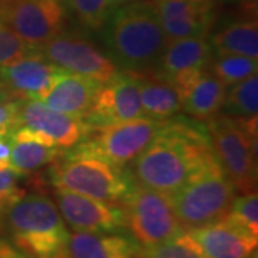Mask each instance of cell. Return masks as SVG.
<instances>
[{
    "label": "cell",
    "mask_w": 258,
    "mask_h": 258,
    "mask_svg": "<svg viewBox=\"0 0 258 258\" xmlns=\"http://www.w3.org/2000/svg\"><path fill=\"white\" fill-rule=\"evenodd\" d=\"M211 57V45L205 37L168 40L159 62L151 74L174 83L186 75L207 69Z\"/></svg>",
    "instance_id": "ac0fdd59"
},
{
    "label": "cell",
    "mask_w": 258,
    "mask_h": 258,
    "mask_svg": "<svg viewBox=\"0 0 258 258\" xmlns=\"http://www.w3.org/2000/svg\"><path fill=\"white\" fill-rule=\"evenodd\" d=\"M211 49L221 55L258 59V26L255 19H242L220 29L211 39Z\"/></svg>",
    "instance_id": "603a6c76"
},
{
    "label": "cell",
    "mask_w": 258,
    "mask_h": 258,
    "mask_svg": "<svg viewBox=\"0 0 258 258\" xmlns=\"http://www.w3.org/2000/svg\"><path fill=\"white\" fill-rule=\"evenodd\" d=\"M207 258H255L258 237L231 220L228 214L220 221L185 230Z\"/></svg>",
    "instance_id": "2e32d148"
},
{
    "label": "cell",
    "mask_w": 258,
    "mask_h": 258,
    "mask_svg": "<svg viewBox=\"0 0 258 258\" xmlns=\"http://www.w3.org/2000/svg\"><path fill=\"white\" fill-rule=\"evenodd\" d=\"M18 126L43 135L60 149L75 147L92 131L83 119L55 111L40 101H19Z\"/></svg>",
    "instance_id": "5bb4252c"
},
{
    "label": "cell",
    "mask_w": 258,
    "mask_h": 258,
    "mask_svg": "<svg viewBox=\"0 0 258 258\" xmlns=\"http://www.w3.org/2000/svg\"><path fill=\"white\" fill-rule=\"evenodd\" d=\"M6 214L12 238L19 249L33 258H69V231L50 198L23 195Z\"/></svg>",
    "instance_id": "3957f363"
},
{
    "label": "cell",
    "mask_w": 258,
    "mask_h": 258,
    "mask_svg": "<svg viewBox=\"0 0 258 258\" xmlns=\"http://www.w3.org/2000/svg\"><path fill=\"white\" fill-rule=\"evenodd\" d=\"M103 28L109 53L131 72H152L168 43L155 5L149 2L120 5Z\"/></svg>",
    "instance_id": "7a4b0ae2"
},
{
    "label": "cell",
    "mask_w": 258,
    "mask_h": 258,
    "mask_svg": "<svg viewBox=\"0 0 258 258\" xmlns=\"http://www.w3.org/2000/svg\"><path fill=\"white\" fill-rule=\"evenodd\" d=\"M68 9L74 13L83 26L99 30L105 26L116 9L115 0H64Z\"/></svg>",
    "instance_id": "4316f807"
},
{
    "label": "cell",
    "mask_w": 258,
    "mask_h": 258,
    "mask_svg": "<svg viewBox=\"0 0 258 258\" xmlns=\"http://www.w3.org/2000/svg\"><path fill=\"white\" fill-rule=\"evenodd\" d=\"M37 49L0 66V91L13 101H40L63 75Z\"/></svg>",
    "instance_id": "30bf717a"
},
{
    "label": "cell",
    "mask_w": 258,
    "mask_h": 258,
    "mask_svg": "<svg viewBox=\"0 0 258 258\" xmlns=\"http://www.w3.org/2000/svg\"><path fill=\"white\" fill-rule=\"evenodd\" d=\"M207 69L215 78H218L227 88H230L257 74L258 62L257 59L248 56L215 53V56L211 57Z\"/></svg>",
    "instance_id": "d4e9b609"
},
{
    "label": "cell",
    "mask_w": 258,
    "mask_h": 258,
    "mask_svg": "<svg viewBox=\"0 0 258 258\" xmlns=\"http://www.w3.org/2000/svg\"><path fill=\"white\" fill-rule=\"evenodd\" d=\"M228 116L232 118H251L258 112V76H249L227 88V95L222 106Z\"/></svg>",
    "instance_id": "cb8c5ba5"
},
{
    "label": "cell",
    "mask_w": 258,
    "mask_h": 258,
    "mask_svg": "<svg viewBox=\"0 0 258 258\" xmlns=\"http://www.w3.org/2000/svg\"><path fill=\"white\" fill-rule=\"evenodd\" d=\"M20 176L22 175L10 166L0 169V215L25 195V191L19 188Z\"/></svg>",
    "instance_id": "f1b7e54d"
},
{
    "label": "cell",
    "mask_w": 258,
    "mask_h": 258,
    "mask_svg": "<svg viewBox=\"0 0 258 258\" xmlns=\"http://www.w3.org/2000/svg\"><path fill=\"white\" fill-rule=\"evenodd\" d=\"M12 152L10 168L20 175H28L56 161L62 155V149L55 147L43 135L23 126H16L10 131Z\"/></svg>",
    "instance_id": "ffe728a7"
},
{
    "label": "cell",
    "mask_w": 258,
    "mask_h": 258,
    "mask_svg": "<svg viewBox=\"0 0 258 258\" xmlns=\"http://www.w3.org/2000/svg\"><path fill=\"white\" fill-rule=\"evenodd\" d=\"M19 101H13L0 91V129L12 131L18 126Z\"/></svg>",
    "instance_id": "4dcf8cb0"
},
{
    "label": "cell",
    "mask_w": 258,
    "mask_h": 258,
    "mask_svg": "<svg viewBox=\"0 0 258 258\" xmlns=\"http://www.w3.org/2000/svg\"><path fill=\"white\" fill-rule=\"evenodd\" d=\"M165 122L137 118L99 126L72 148L98 155L118 168H125L154 141Z\"/></svg>",
    "instance_id": "ba28073f"
},
{
    "label": "cell",
    "mask_w": 258,
    "mask_h": 258,
    "mask_svg": "<svg viewBox=\"0 0 258 258\" xmlns=\"http://www.w3.org/2000/svg\"><path fill=\"white\" fill-rule=\"evenodd\" d=\"M135 258H207L203 249L197 244V241L186 232L182 231L171 240L148 245L138 247Z\"/></svg>",
    "instance_id": "484cf974"
},
{
    "label": "cell",
    "mask_w": 258,
    "mask_h": 258,
    "mask_svg": "<svg viewBox=\"0 0 258 258\" xmlns=\"http://www.w3.org/2000/svg\"><path fill=\"white\" fill-rule=\"evenodd\" d=\"M101 85L86 76L63 72L40 102L55 111L85 120L91 113Z\"/></svg>",
    "instance_id": "d6986e66"
},
{
    "label": "cell",
    "mask_w": 258,
    "mask_h": 258,
    "mask_svg": "<svg viewBox=\"0 0 258 258\" xmlns=\"http://www.w3.org/2000/svg\"><path fill=\"white\" fill-rule=\"evenodd\" d=\"M64 0H0V20L29 47H37L66 30Z\"/></svg>",
    "instance_id": "9c48e42d"
},
{
    "label": "cell",
    "mask_w": 258,
    "mask_h": 258,
    "mask_svg": "<svg viewBox=\"0 0 258 258\" xmlns=\"http://www.w3.org/2000/svg\"><path fill=\"white\" fill-rule=\"evenodd\" d=\"M50 182L57 189L91 197L106 203H122L135 181L123 168L103 158L72 149L50 169Z\"/></svg>",
    "instance_id": "5b68a950"
},
{
    "label": "cell",
    "mask_w": 258,
    "mask_h": 258,
    "mask_svg": "<svg viewBox=\"0 0 258 258\" xmlns=\"http://www.w3.org/2000/svg\"><path fill=\"white\" fill-rule=\"evenodd\" d=\"M207 134L214 155L235 191H257V144L237 118L215 115L207 120Z\"/></svg>",
    "instance_id": "8992f818"
},
{
    "label": "cell",
    "mask_w": 258,
    "mask_h": 258,
    "mask_svg": "<svg viewBox=\"0 0 258 258\" xmlns=\"http://www.w3.org/2000/svg\"><path fill=\"white\" fill-rule=\"evenodd\" d=\"M182 99V109L198 120H208L221 111L227 86L208 69L197 71L174 82Z\"/></svg>",
    "instance_id": "e0dca14e"
},
{
    "label": "cell",
    "mask_w": 258,
    "mask_h": 258,
    "mask_svg": "<svg viewBox=\"0 0 258 258\" xmlns=\"http://www.w3.org/2000/svg\"><path fill=\"white\" fill-rule=\"evenodd\" d=\"M0 131H5V129H0Z\"/></svg>",
    "instance_id": "e575fe53"
},
{
    "label": "cell",
    "mask_w": 258,
    "mask_h": 258,
    "mask_svg": "<svg viewBox=\"0 0 258 258\" xmlns=\"http://www.w3.org/2000/svg\"><path fill=\"white\" fill-rule=\"evenodd\" d=\"M231 220L240 224L242 228L249 231L252 235L258 237V198L257 191L242 194L241 197H235L228 212Z\"/></svg>",
    "instance_id": "83f0119b"
},
{
    "label": "cell",
    "mask_w": 258,
    "mask_h": 258,
    "mask_svg": "<svg viewBox=\"0 0 258 258\" xmlns=\"http://www.w3.org/2000/svg\"><path fill=\"white\" fill-rule=\"evenodd\" d=\"M157 2H158V0H157Z\"/></svg>",
    "instance_id": "d590c367"
},
{
    "label": "cell",
    "mask_w": 258,
    "mask_h": 258,
    "mask_svg": "<svg viewBox=\"0 0 258 258\" xmlns=\"http://www.w3.org/2000/svg\"><path fill=\"white\" fill-rule=\"evenodd\" d=\"M0 258H33L9 241L0 240Z\"/></svg>",
    "instance_id": "d6a6232c"
},
{
    "label": "cell",
    "mask_w": 258,
    "mask_h": 258,
    "mask_svg": "<svg viewBox=\"0 0 258 258\" xmlns=\"http://www.w3.org/2000/svg\"><path fill=\"white\" fill-rule=\"evenodd\" d=\"M235 194L234 185L214 155L171 194L169 200L184 230H192L222 220L230 212Z\"/></svg>",
    "instance_id": "277c9868"
},
{
    "label": "cell",
    "mask_w": 258,
    "mask_h": 258,
    "mask_svg": "<svg viewBox=\"0 0 258 258\" xmlns=\"http://www.w3.org/2000/svg\"><path fill=\"white\" fill-rule=\"evenodd\" d=\"M132 2H138V0H115V3H116V8H118V6H120V5L132 3Z\"/></svg>",
    "instance_id": "836d02e7"
},
{
    "label": "cell",
    "mask_w": 258,
    "mask_h": 258,
    "mask_svg": "<svg viewBox=\"0 0 258 258\" xmlns=\"http://www.w3.org/2000/svg\"><path fill=\"white\" fill-rule=\"evenodd\" d=\"M56 203L63 221L74 231L118 232L125 228L120 205L55 188Z\"/></svg>",
    "instance_id": "4fadbf2b"
},
{
    "label": "cell",
    "mask_w": 258,
    "mask_h": 258,
    "mask_svg": "<svg viewBox=\"0 0 258 258\" xmlns=\"http://www.w3.org/2000/svg\"><path fill=\"white\" fill-rule=\"evenodd\" d=\"M139 99L144 118L166 120L182 111L181 93L174 83L154 74L139 75Z\"/></svg>",
    "instance_id": "7402d4cb"
},
{
    "label": "cell",
    "mask_w": 258,
    "mask_h": 258,
    "mask_svg": "<svg viewBox=\"0 0 258 258\" xmlns=\"http://www.w3.org/2000/svg\"><path fill=\"white\" fill-rule=\"evenodd\" d=\"M35 49L66 72L86 76L99 83L108 82L119 72L112 57L105 55L92 42L64 32Z\"/></svg>",
    "instance_id": "8fae6325"
},
{
    "label": "cell",
    "mask_w": 258,
    "mask_h": 258,
    "mask_svg": "<svg viewBox=\"0 0 258 258\" xmlns=\"http://www.w3.org/2000/svg\"><path fill=\"white\" fill-rule=\"evenodd\" d=\"M30 49L20 37L0 20V66L28 53Z\"/></svg>",
    "instance_id": "f546056e"
},
{
    "label": "cell",
    "mask_w": 258,
    "mask_h": 258,
    "mask_svg": "<svg viewBox=\"0 0 258 258\" xmlns=\"http://www.w3.org/2000/svg\"><path fill=\"white\" fill-rule=\"evenodd\" d=\"M214 157L207 129L191 120H166L154 141L132 161L137 184L171 195Z\"/></svg>",
    "instance_id": "6da1fadb"
},
{
    "label": "cell",
    "mask_w": 258,
    "mask_h": 258,
    "mask_svg": "<svg viewBox=\"0 0 258 258\" xmlns=\"http://www.w3.org/2000/svg\"><path fill=\"white\" fill-rule=\"evenodd\" d=\"M12 137L10 131H0V169L10 166Z\"/></svg>",
    "instance_id": "1f68e13d"
},
{
    "label": "cell",
    "mask_w": 258,
    "mask_h": 258,
    "mask_svg": "<svg viewBox=\"0 0 258 258\" xmlns=\"http://www.w3.org/2000/svg\"><path fill=\"white\" fill-rule=\"evenodd\" d=\"M154 5L168 40L207 37L215 20L214 0H158Z\"/></svg>",
    "instance_id": "9a60e30c"
},
{
    "label": "cell",
    "mask_w": 258,
    "mask_h": 258,
    "mask_svg": "<svg viewBox=\"0 0 258 258\" xmlns=\"http://www.w3.org/2000/svg\"><path fill=\"white\" fill-rule=\"evenodd\" d=\"M120 204L125 214V228L139 247L165 242L185 231L166 194L135 182Z\"/></svg>",
    "instance_id": "52a82bcc"
},
{
    "label": "cell",
    "mask_w": 258,
    "mask_h": 258,
    "mask_svg": "<svg viewBox=\"0 0 258 258\" xmlns=\"http://www.w3.org/2000/svg\"><path fill=\"white\" fill-rule=\"evenodd\" d=\"M137 118H144L139 99V75L125 71L102 83L85 122L95 129Z\"/></svg>",
    "instance_id": "7c38bea8"
},
{
    "label": "cell",
    "mask_w": 258,
    "mask_h": 258,
    "mask_svg": "<svg viewBox=\"0 0 258 258\" xmlns=\"http://www.w3.org/2000/svg\"><path fill=\"white\" fill-rule=\"evenodd\" d=\"M138 244L132 238L111 232L75 231L69 234V258H135Z\"/></svg>",
    "instance_id": "44dd1931"
}]
</instances>
